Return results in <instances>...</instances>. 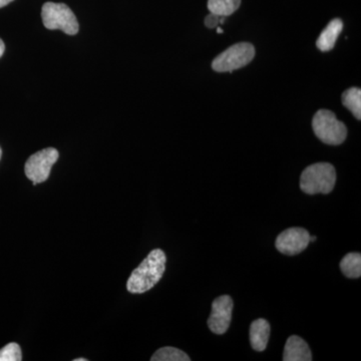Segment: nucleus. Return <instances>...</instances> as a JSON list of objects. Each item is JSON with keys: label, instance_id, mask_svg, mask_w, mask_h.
<instances>
[{"label": "nucleus", "instance_id": "f257e3e1", "mask_svg": "<svg viewBox=\"0 0 361 361\" xmlns=\"http://www.w3.org/2000/svg\"><path fill=\"white\" fill-rule=\"evenodd\" d=\"M165 252L161 249L151 251L139 267L133 271L127 282L130 293L142 294L151 290L163 277L166 270Z\"/></svg>", "mask_w": 361, "mask_h": 361}, {"label": "nucleus", "instance_id": "f03ea898", "mask_svg": "<svg viewBox=\"0 0 361 361\" xmlns=\"http://www.w3.org/2000/svg\"><path fill=\"white\" fill-rule=\"evenodd\" d=\"M336 182V169L329 163H316L303 171L300 188L305 194H329Z\"/></svg>", "mask_w": 361, "mask_h": 361}, {"label": "nucleus", "instance_id": "7ed1b4c3", "mask_svg": "<svg viewBox=\"0 0 361 361\" xmlns=\"http://www.w3.org/2000/svg\"><path fill=\"white\" fill-rule=\"evenodd\" d=\"M312 128L316 137L330 146L341 145L348 137L346 126L330 111H318L313 116Z\"/></svg>", "mask_w": 361, "mask_h": 361}, {"label": "nucleus", "instance_id": "20e7f679", "mask_svg": "<svg viewBox=\"0 0 361 361\" xmlns=\"http://www.w3.org/2000/svg\"><path fill=\"white\" fill-rule=\"evenodd\" d=\"M42 18L47 30H63L68 35H75L80 30L75 13L65 4L47 2L42 8Z\"/></svg>", "mask_w": 361, "mask_h": 361}, {"label": "nucleus", "instance_id": "39448f33", "mask_svg": "<svg viewBox=\"0 0 361 361\" xmlns=\"http://www.w3.org/2000/svg\"><path fill=\"white\" fill-rule=\"evenodd\" d=\"M255 49L249 42H239L232 45L219 54L212 63V68L217 73H232L244 68L253 61Z\"/></svg>", "mask_w": 361, "mask_h": 361}, {"label": "nucleus", "instance_id": "423d86ee", "mask_svg": "<svg viewBox=\"0 0 361 361\" xmlns=\"http://www.w3.org/2000/svg\"><path fill=\"white\" fill-rule=\"evenodd\" d=\"M59 158V151L54 148L42 149L28 158L25 163V172L26 177L32 180L33 186L49 179L52 166Z\"/></svg>", "mask_w": 361, "mask_h": 361}, {"label": "nucleus", "instance_id": "0eeeda50", "mask_svg": "<svg viewBox=\"0 0 361 361\" xmlns=\"http://www.w3.org/2000/svg\"><path fill=\"white\" fill-rule=\"evenodd\" d=\"M310 233L304 228H289L280 233L275 242V246L280 253L285 255H297L307 248L310 245Z\"/></svg>", "mask_w": 361, "mask_h": 361}, {"label": "nucleus", "instance_id": "6e6552de", "mask_svg": "<svg viewBox=\"0 0 361 361\" xmlns=\"http://www.w3.org/2000/svg\"><path fill=\"white\" fill-rule=\"evenodd\" d=\"M233 300L229 295L216 298L212 303V311L208 318V326L213 334L222 336L228 329L232 319Z\"/></svg>", "mask_w": 361, "mask_h": 361}, {"label": "nucleus", "instance_id": "1a4fd4ad", "mask_svg": "<svg viewBox=\"0 0 361 361\" xmlns=\"http://www.w3.org/2000/svg\"><path fill=\"white\" fill-rule=\"evenodd\" d=\"M284 361H311L312 353L308 344L301 337L292 336L285 344Z\"/></svg>", "mask_w": 361, "mask_h": 361}, {"label": "nucleus", "instance_id": "9d476101", "mask_svg": "<svg viewBox=\"0 0 361 361\" xmlns=\"http://www.w3.org/2000/svg\"><path fill=\"white\" fill-rule=\"evenodd\" d=\"M270 336L269 322L263 318H259L252 322L250 326V342L252 348L256 351H264L267 348Z\"/></svg>", "mask_w": 361, "mask_h": 361}, {"label": "nucleus", "instance_id": "9b49d317", "mask_svg": "<svg viewBox=\"0 0 361 361\" xmlns=\"http://www.w3.org/2000/svg\"><path fill=\"white\" fill-rule=\"evenodd\" d=\"M343 30V23L339 18L330 21L326 27L323 30L322 35L316 40V47L322 51H329L334 49L339 35Z\"/></svg>", "mask_w": 361, "mask_h": 361}, {"label": "nucleus", "instance_id": "f8f14e48", "mask_svg": "<svg viewBox=\"0 0 361 361\" xmlns=\"http://www.w3.org/2000/svg\"><path fill=\"white\" fill-rule=\"evenodd\" d=\"M341 272L348 278H360L361 275L360 253H348L342 258L341 262Z\"/></svg>", "mask_w": 361, "mask_h": 361}, {"label": "nucleus", "instance_id": "ddd939ff", "mask_svg": "<svg viewBox=\"0 0 361 361\" xmlns=\"http://www.w3.org/2000/svg\"><path fill=\"white\" fill-rule=\"evenodd\" d=\"M241 4V0H208V9L218 16H231Z\"/></svg>", "mask_w": 361, "mask_h": 361}, {"label": "nucleus", "instance_id": "4468645a", "mask_svg": "<svg viewBox=\"0 0 361 361\" xmlns=\"http://www.w3.org/2000/svg\"><path fill=\"white\" fill-rule=\"evenodd\" d=\"M342 104L348 109L353 116L361 120V90L358 87H351L346 90L342 94Z\"/></svg>", "mask_w": 361, "mask_h": 361}, {"label": "nucleus", "instance_id": "2eb2a0df", "mask_svg": "<svg viewBox=\"0 0 361 361\" xmlns=\"http://www.w3.org/2000/svg\"><path fill=\"white\" fill-rule=\"evenodd\" d=\"M152 361H190L191 358L184 351L175 348H163L152 356Z\"/></svg>", "mask_w": 361, "mask_h": 361}, {"label": "nucleus", "instance_id": "dca6fc26", "mask_svg": "<svg viewBox=\"0 0 361 361\" xmlns=\"http://www.w3.org/2000/svg\"><path fill=\"white\" fill-rule=\"evenodd\" d=\"M23 360L20 346L16 342L7 344L0 349V361H20Z\"/></svg>", "mask_w": 361, "mask_h": 361}, {"label": "nucleus", "instance_id": "f3484780", "mask_svg": "<svg viewBox=\"0 0 361 361\" xmlns=\"http://www.w3.org/2000/svg\"><path fill=\"white\" fill-rule=\"evenodd\" d=\"M220 16L216 14L210 13L205 18V25L208 28H215L216 26L219 25Z\"/></svg>", "mask_w": 361, "mask_h": 361}, {"label": "nucleus", "instance_id": "a211bd4d", "mask_svg": "<svg viewBox=\"0 0 361 361\" xmlns=\"http://www.w3.org/2000/svg\"><path fill=\"white\" fill-rule=\"evenodd\" d=\"M4 51H6V45H4V42H2V39H0V58H1L2 54H4Z\"/></svg>", "mask_w": 361, "mask_h": 361}, {"label": "nucleus", "instance_id": "6ab92c4d", "mask_svg": "<svg viewBox=\"0 0 361 361\" xmlns=\"http://www.w3.org/2000/svg\"><path fill=\"white\" fill-rule=\"evenodd\" d=\"M13 1V0H0V8H1V7L6 6L7 4H9Z\"/></svg>", "mask_w": 361, "mask_h": 361}, {"label": "nucleus", "instance_id": "aec40b11", "mask_svg": "<svg viewBox=\"0 0 361 361\" xmlns=\"http://www.w3.org/2000/svg\"><path fill=\"white\" fill-rule=\"evenodd\" d=\"M310 242H314L315 240H316V237L315 236H310Z\"/></svg>", "mask_w": 361, "mask_h": 361}, {"label": "nucleus", "instance_id": "412c9836", "mask_svg": "<svg viewBox=\"0 0 361 361\" xmlns=\"http://www.w3.org/2000/svg\"><path fill=\"white\" fill-rule=\"evenodd\" d=\"M73 361H87V360H85V358H77V360Z\"/></svg>", "mask_w": 361, "mask_h": 361}, {"label": "nucleus", "instance_id": "4be33fe9", "mask_svg": "<svg viewBox=\"0 0 361 361\" xmlns=\"http://www.w3.org/2000/svg\"><path fill=\"white\" fill-rule=\"evenodd\" d=\"M217 32H218V33H223V30H222V28H221V27H218V28H217Z\"/></svg>", "mask_w": 361, "mask_h": 361}, {"label": "nucleus", "instance_id": "5701e85b", "mask_svg": "<svg viewBox=\"0 0 361 361\" xmlns=\"http://www.w3.org/2000/svg\"><path fill=\"white\" fill-rule=\"evenodd\" d=\"M0 159H1V149H0Z\"/></svg>", "mask_w": 361, "mask_h": 361}]
</instances>
